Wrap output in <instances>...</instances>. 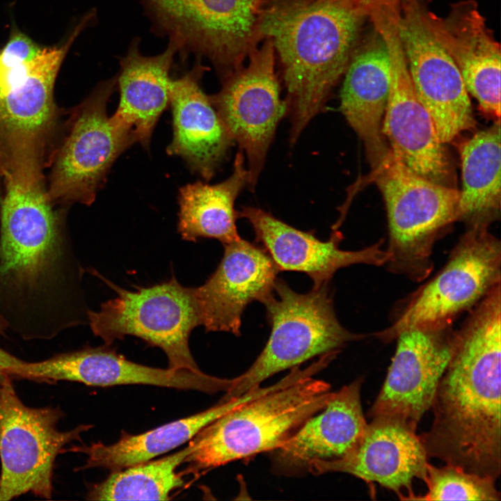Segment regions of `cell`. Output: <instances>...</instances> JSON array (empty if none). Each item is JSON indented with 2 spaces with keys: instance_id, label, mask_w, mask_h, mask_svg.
I'll return each instance as SVG.
<instances>
[{
  "instance_id": "6da1fadb",
  "label": "cell",
  "mask_w": 501,
  "mask_h": 501,
  "mask_svg": "<svg viewBox=\"0 0 501 501\" xmlns=\"http://www.w3.org/2000/svg\"><path fill=\"white\" fill-rule=\"evenodd\" d=\"M0 208V316L24 340H49L88 321L82 269L42 165L6 167Z\"/></svg>"
},
{
  "instance_id": "7a4b0ae2",
  "label": "cell",
  "mask_w": 501,
  "mask_h": 501,
  "mask_svg": "<svg viewBox=\"0 0 501 501\" xmlns=\"http://www.w3.org/2000/svg\"><path fill=\"white\" fill-rule=\"evenodd\" d=\"M501 285L454 330L449 362L419 435L428 457L496 481L501 472Z\"/></svg>"
},
{
  "instance_id": "3957f363",
  "label": "cell",
  "mask_w": 501,
  "mask_h": 501,
  "mask_svg": "<svg viewBox=\"0 0 501 501\" xmlns=\"http://www.w3.org/2000/svg\"><path fill=\"white\" fill-rule=\"evenodd\" d=\"M366 17L348 0H263L260 33L281 65L291 145L344 76Z\"/></svg>"
},
{
  "instance_id": "277c9868",
  "label": "cell",
  "mask_w": 501,
  "mask_h": 501,
  "mask_svg": "<svg viewBox=\"0 0 501 501\" xmlns=\"http://www.w3.org/2000/svg\"><path fill=\"white\" fill-rule=\"evenodd\" d=\"M330 384L304 377L257 397L216 418L191 440L187 472L212 469L284 444L333 395Z\"/></svg>"
},
{
  "instance_id": "5b68a950",
  "label": "cell",
  "mask_w": 501,
  "mask_h": 501,
  "mask_svg": "<svg viewBox=\"0 0 501 501\" xmlns=\"http://www.w3.org/2000/svg\"><path fill=\"white\" fill-rule=\"evenodd\" d=\"M386 207L390 273L421 282L434 268V245L458 221L460 191L417 174L389 150L373 170Z\"/></svg>"
},
{
  "instance_id": "8992f818",
  "label": "cell",
  "mask_w": 501,
  "mask_h": 501,
  "mask_svg": "<svg viewBox=\"0 0 501 501\" xmlns=\"http://www.w3.org/2000/svg\"><path fill=\"white\" fill-rule=\"evenodd\" d=\"M500 284V240L487 225L467 227L443 269L398 301L390 324L374 335L389 343L406 331L453 326Z\"/></svg>"
},
{
  "instance_id": "52a82bcc",
  "label": "cell",
  "mask_w": 501,
  "mask_h": 501,
  "mask_svg": "<svg viewBox=\"0 0 501 501\" xmlns=\"http://www.w3.org/2000/svg\"><path fill=\"white\" fill-rule=\"evenodd\" d=\"M328 284L301 294L277 278L273 292L262 302L271 326L268 341L225 399L241 396L278 372L340 351L349 342L368 336L352 333L340 324Z\"/></svg>"
},
{
  "instance_id": "ba28073f",
  "label": "cell",
  "mask_w": 501,
  "mask_h": 501,
  "mask_svg": "<svg viewBox=\"0 0 501 501\" xmlns=\"http://www.w3.org/2000/svg\"><path fill=\"white\" fill-rule=\"evenodd\" d=\"M263 0H140L152 31L167 37L185 61H210L220 79L244 65L262 40Z\"/></svg>"
},
{
  "instance_id": "9c48e42d",
  "label": "cell",
  "mask_w": 501,
  "mask_h": 501,
  "mask_svg": "<svg viewBox=\"0 0 501 501\" xmlns=\"http://www.w3.org/2000/svg\"><path fill=\"white\" fill-rule=\"evenodd\" d=\"M104 282L117 296L99 310H88V323L95 335L107 345L126 335L139 337L164 351L168 368L200 372L189 343L191 331L201 326L195 287L183 286L174 276L134 291Z\"/></svg>"
},
{
  "instance_id": "30bf717a",
  "label": "cell",
  "mask_w": 501,
  "mask_h": 501,
  "mask_svg": "<svg viewBox=\"0 0 501 501\" xmlns=\"http://www.w3.org/2000/svg\"><path fill=\"white\" fill-rule=\"evenodd\" d=\"M62 417L59 407L25 405L15 390L12 377L0 374V500L27 493L51 498L57 456L92 427L81 424L61 431L57 425Z\"/></svg>"
},
{
  "instance_id": "8fae6325",
  "label": "cell",
  "mask_w": 501,
  "mask_h": 501,
  "mask_svg": "<svg viewBox=\"0 0 501 501\" xmlns=\"http://www.w3.org/2000/svg\"><path fill=\"white\" fill-rule=\"evenodd\" d=\"M117 74L98 84L70 116L69 129L54 156L47 191L51 202L90 205L117 158L136 143L107 113Z\"/></svg>"
},
{
  "instance_id": "7c38bea8",
  "label": "cell",
  "mask_w": 501,
  "mask_h": 501,
  "mask_svg": "<svg viewBox=\"0 0 501 501\" xmlns=\"http://www.w3.org/2000/svg\"><path fill=\"white\" fill-rule=\"evenodd\" d=\"M399 8L383 6L369 18L384 40L390 63V86L381 132L390 151L411 170L451 186L450 161L433 120L415 92L397 31Z\"/></svg>"
},
{
  "instance_id": "4fadbf2b",
  "label": "cell",
  "mask_w": 501,
  "mask_h": 501,
  "mask_svg": "<svg viewBox=\"0 0 501 501\" xmlns=\"http://www.w3.org/2000/svg\"><path fill=\"white\" fill-rule=\"evenodd\" d=\"M248 62L221 79V89L209 95L222 122L248 161L250 191L257 185L278 123L287 116L275 70L276 55L264 38L248 56Z\"/></svg>"
},
{
  "instance_id": "5bb4252c",
  "label": "cell",
  "mask_w": 501,
  "mask_h": 501,
  "mask_svg": "<svg viewBox=\"0 0 501 501\" xmlns=\"http://www.w3.org/2000/svg\"><path fill=\"white\" fill-rule=\"evenodd\" d=\"M423 7L420 0L401 1L398 35L416 95L446 143L475 120L460 72L427 25Z\"/></svg>"
},
{
  "instance_id": "9a60e30c",
  "label": "cell",
  "mask_w": 501,
  "mask_h": 501,
  "mask_svg": "<svg viewBox=\"0 0 501 501\" xmlns=\"http://www.w3.org/2000/svg\"><path fill=\"white\" fill-rule=\"evenodd\" d=\"M454 335L452 326L399 334L385 380L369 412L371 418H395L416 429L431 407L451 356Z\"/></svg>"
},
{
  "instance_id": "2e32d148",
  "label": "cell",
  "mask_w": 501,
  "mask_h": 501,
  "mask_svg": "<svg viewBox=\"0 0 501 501\" xmlns=\"http://www.w3.org/2000/svg\"><path fill=\"white\" fill-rule=\"evenodd\" d=\"M15 377L47 383L77 381L102 387L150 385L209 394L227 392L233 385L232 379L218 378L201 371L141 365L106 347H87L38 362L24 361L15 371Z\"/></svg>"
},
{
  "instance_id": "e0dca14e",
  "label": "cell",
  "mask_w": 501,
  "mask_h": 501,
  "mask_svg": "<svg viewBox=\"0 0 501 501\" xmlns=\"http://www.w3.org/2000/svg\"><path fill=\"white\" fill-rule=\"evenodd\" d=\"M428 458L416 429L399 420L378 416L367 423L362 438L347 455L315 462L308 472L317 475L348 473L369 484L378 483L401 500H412L415 495L413 481L424 480Z\"/></svg>"
},
{
  "instance_id": "ac0fdd59",
  "label": "cell",
  "mask_w": 501,
  "mask_h": 501,
  "mask_svg": "<svg viewBox=\"0 0 501 501\" xmlns=\"http://www.w3.org/2000/svg\"><path fill=\"white\" fill-rule=\"evenodd\" d=\"M221 260L205 283L195 287L201 326L207 331L240 335L241 317L253 301L262 302L272 292L280 272L259 246L239 238L223 245Z\"/></svg>"
},
{
  "instance_id": "d6986e66",
  "label": "cell",
  "mask_w": 501,
  "mask_h": 501,
  "mask_svg": "<svg viewBox=\"0 0 501 501\" xmlns=\"http://www.w3.org/2000/svg\"><path fill=\"white\" fill-rule=\"evenodd\" d=\"M251 225L255 239L262 245L280 271L308 275L312 288L328 284L337 271L354 264L384 266L388 254L383 239L357 250L339 248L342 234L335 232L327 241L294 228L263 209L244 206L238 211Z\"/></svg>"
},
{
  "instance_id": "ffe728a7",
  "label": "cell",
  "mask_w": 501,
  "mask_h": 501,
  "mask_svg": "<svg viewBox=\"0 0 501 501\" xmlns=\"http://www.w3.org/2000/svg\"><path fill=\"white\" fill-rule=\"evenodd\" d=\"M429 29L459 69L468 93L486 113L500 117V46L474 0L452 5L445 17L423 7Z\"/></svg>"
},
{
  "instance_id": "44dd1931",
  "label": "cell",
  "mask_w": 501,
  "mask_h": 501,
  "mask_svg": "<svg viewBox=\"0 0 501 501\" xmlns=\"http://www.w3.org/2000/svg\"><path fill=\"white\" fill-rule=\"evenodd\" d=\"M207 70L202 60L196 58L188 72L170 80L173 136L167 153L182 158L193 172L209 181L235 143L200 86Z\"/></svg>"
},
{
  "instance_id": "7402d4cb",
  "label": "cell",
  "mask_w": 501,
  "mask_h": 501,
  "mask_svg": "<svg viewBox=\"0 0 501 501\" xmlns=\"http://www.w3.org/2000/svg\"><path fill=\"white\" fill-rule=\"evenodd\" d=\"M362 383L360 378L333 392L320 411L273 451L279 468L308 471L315 462L338 460L353 450L367 426L360 399Z\"/></svg>"
},
{
  "instance_id": "603a6c76",
  "label": "cell",
  "mask_w": 501,
  "mask_h": 501,
  "mask_svg": "<svg viewBox=\"0 0 501 501\" xmlns=\"http://www.w3.org/2000/svg\"><path fill=\"white\" fill-rule=\"evenodd\" d=\"M375 35L355 49L344 73L340 109L363 142L374 170L390 149L381 132L390 86V63L386 44Z\"/></svg>"
},
{
  "instance_id": "cb8c5ba5",
  "label": "cell",
  "mask_w": 501,
  "mask_h": 501,
  "mask_svg": "<svg viewBox=\"0 0 501 501\" xmlns=\"http://www.w3.org/2000/svg\"><path fill=\"white\" fill-rule=\"evenodd\" d=\"M140 47L141 38L135 37L126 54L119 58L120 102L111 117L133 134L136 142L148 149L154 127L170 104V71L177 48L168 41L160 54L145 56Z\"/></svg>"
},
{
  "instance_id": "d4e9b609",
  "label": "cell",
  "mask_w": 501,
  "mask_h": 501,
  "mask_svg": "<svg viewBox=\"0 0 501 501\" xmlns=\"http://www.w3.org/2000/svg\"><path fill=\"white\" fill-rule=\"evenodd\" d=\"M95 17V12L90 11L64 44L42 48L24 79L8 93L0 95V143L29 139L44 141L54 118L53 92L61 65L75 39Z\"/></svg>"
},
{
  "instance_id": "484cf974",
  "label": "cell",
  "mask_w": 501,
  "mask_h": 501,
  "mask_svg": "<svg viewBox=\"0 0 501 501\" xmlns=\"http://www.w3.org/2000/svg\"><path fill=\"white\" fill-rule=\"evenodd\" d=\"M274 385L254 388L241 396L223 399L219 404L202 412L182 418L147 432L132 435L122 432L115 443L98 442L90 445L74 446L68 450L87 456L81 468H104L111 470L122 469L148 461L174 450L191 440L212 421L257 397L274 389Z\"/></svg>"
},
{
  "instance_id": "4316f807",
  "label": "cell",
  "mask_w": 501,
  "mask_h": 501,
  "mask_svg": "<svg viewBox=\"0 0 501 501\" xmlns=\"http://www.w3.org/2000/svg\"><path fill=\"white\" fill-rule=\"evenodd\" d=\"M248 170L243 152L236 154L232 174L223 182L208 184L201 181L188 184L179 191L177 230L182 239L218 240L223 245L239 239L234 202L247 186Z\"/></svg>"
},
{
  "instance_id": "83f0119b",
  "label": "cell",
  "mask_w": 501,
  "mask_h": 501,
  "mask_svg": "<svg viewBox=\"0 0 501 501\" xmlns=\"http://www.w3.org/2000/svg\"><path fill=\"white\" fill-rule=\"evenodd\" d=\"M500 122L480 131L460 146L462 189L458 221L467 227L489 226L500 208Z\"/></svg>"
},
{
  "instance_id": "f1b7e54d",
  "label": "cell",
  "mask_w": 501,
  "mask_h": 501,
  "mask_svg": "<svg viewBox=\"0 0 501 501\" xmlns=\"http://www.w3.org/2000/svg\"><path fill=\"white\" fill-rule=\"evenodd\" d=\"M195 448L192 440L174 454L113 470L100 484L94 485L88 499L95 500H170L171 491L184 485L176 469Z\"/></svg>"
},
{
  "instance_id": "f546056e",
  "label": "cell",
  "mask_w": 501,
  "mask_h": 501,
  "mask_svg": "<svg viewBox=\"0 0 501 501\" xmlns=\"http://www.w3.org/2000/svg\"><path fill=\"white\" fill-rule=\"evenodd\" d=\"M423 481L427 492L415 495L412 500L498 501L501 498L495 480L450 464L436 467L428 463Z\"/></svg>"
},
{
  "instance_id": "4dcf8cb0",
  "label": "cell",
  "mask_w": 501,
  "mask_h": 501,
  "mask_svg": "<svg viewBox=\"0 0 501 501\" xmlns=\"http://www.w3.org/2000/svg\"><path fill=\"white\" fill-rule=\"evenodd\" d=\"M40 47L26 34L15 31L0 49V95L17 86L28 74Z\"/></svg>"
},
{
  "instance_id": "1f68e13d",
  "label": "cell",
  "mask_w": 501,
  "mask_h": 501,
  "mask_svg": "<svg viewBox=\"0 0 501 501\" xmlns=\"http://www.w3.org/2000/svg\"><path fill=\"white\" fill-rule=\"evenodd\" d=\"M364 12L369 17V13L384 6L400 5L403 0H348Z\"/></svg>"
},
{
  "instance_id": "d6a6232c",
  "label": "cell",
  "mask_w": 501,
  "mask_h": 501,
  "mask_svg": "<svg viewBox=\"0 0 501 501\" xmlns=\"http://www.w3.org/2000/svg\"><path fill=\"white\" fill-rule=\"evenodd\" d=\"M23 361L0 347V374L10 376Z\"/></svg>"
},
{
  "instance_id": "836d02e7",
  "label": "cell",
  "mask_w": 501,
  "mask_h": 501,
  "mask_svg": "<svg viewBox=\"0 0 501 501\" xmlns=\"http://www.w3.org/2000/svg\"><path fill=\"white\" fill-rule=\"evenodd\" d=\"M7 330V326L5 321L0 317V336L3 335Z\"/></svg>"
},
{
  "instance_id": "e575fe53",
  "label": "cell",
  "mask_w": 501,
  "mask_h": 501,
  "mask_svg": "<svg viewBox=\"0 0 501 501\" xmlns=\"http://www.w3.org/2000/svg\"><path fill=\"white\" fill-rule=\"evenodd\" d=\"M2 163H3V152L0 148V177H1V166H2Z\"/></svg>"
}]
</instances>
